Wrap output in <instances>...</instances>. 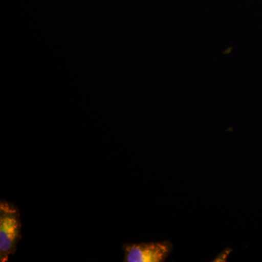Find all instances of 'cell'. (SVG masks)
Listing matches in <instances>:
<instances>
[{
    "label": "cell",
    "instance_id": "3957f363",
    "mask_svg": "<svg viewBox=\"0 0 262 262\" xmlns=\"http://www.w3.org/2000/svg\"><path fill=\"white\" fill-rule=\"evenodd\" d=\"M232 251V250L231 248H227L218 255V256L215 258L214 261H227V258Z\"/></svg>",
    "mask_w": 262,
    "mask_h": 262
},
{
    "label": "cell",
    "instance_id": "7a4b0ae2",
    "mask_svg": "<svg viewBox=\"0 0 262 262\" xmlns=\"http://www.w3.org/2000/svg\"><path fill=\"white\" fill-rule=\"evenodd\" d=\"M122 250L125 262H163L173 251V244L168 241L125 244Z\"/></svg>",
    "mask_w": 262,
    "mask_h": 262
},
{
    "label": "cell",
    "instance_id": "6da1fadb",
    "mask_svg": "<svg viewBox=\"0 0 262 262\" xmlns=\"http://www.w3.org/2000/svg\"><path fill=\"white\" fill-rule=\"evenodd\" d=\"M21 238V222L18 207L9 202H0V261L6 262L16 251Z\"/></svg>",
    "mask_w": 262,
    "mask_h": 262
}]
</instances>
